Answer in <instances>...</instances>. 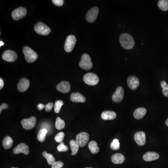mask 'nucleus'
<instances>
[{"label":"nucleus","mask_w":168,"mask_h":168,"mask_svg":"<svg viewBox=\"0 0 168 168\" xmlns=\"http://www.w3.org/2000/svg\"><path fill=\"white\" fill-rule=\"evenodd\" d=\"M119 40L120 45L125 50L132 49L135 45L134 38L128 34H121Z\"/></svg>","instance_id":"nucleus-1"},{"label":"nucleus","mask_w":168,"mask_h":168,"mask_svg":"<svg viewBox=\"0 0 168 168\" xmlns=\"http://www.w3.org/2000/svg\"><path fill=\"white\" fill-rule=\"evenodd\" d=\"M23 53L25 55V58L28 62H34L38 58V55L37 53L30 47L28 46L24 47Z\"/></svg>","instance_id":"nucleus-2"},{"label":"nucleus","mask_w":168,"mask_h":168,"mask_svg":"<svg viewBox=\"0 0 168 168\" xmlns=\"http://www.w3.org/2000/svg\"><path fill=\"white\" fill-rule=\"evenodd\" d=\"M35 31L37 33L43 36L48 35L50 32V29L42 22L37 23L34 27Z\"/></svg>","instance_id":"nucleus-3"},{"label":"nucleus","mask_w":168,"mask_h":168,"mask_svg":"<svg viewBox=\"0 0 168 168\" xmlns=\"http://www.w3.org/2000/svg\"><path fill=\"white\" fill-rule=\"evenodd\" d=\"M83 79L87 84L90 86L97 85L99 81V79L97 75L92 72L86 74L84 76Z\"/></svg>","instance_id":"nucleus-4"},{"label":"nucleus","mask_w":168,"mask_h":168,"mask_svg":"<svg viewBox=\"0 0 168 168\" xmlns=\"http://www.w3.org/2000/svg\"><path fill=\"white\" fill-rule=\"evenodd\" d=\"M79 66L80 67L86 70L92 69V63L90 57L87 54H84L79 62Z\"/></svg>","instance_id":"nucleus-5"},{"label":"nucleus","mask_w":168,"mask_h":168,"mask_svg":"<svg viewBox=\"0 0 168 168\" xmlns=\"http://www.w3.org/2000/svg\"><path fill=\"white\" fill-rule=\"evenodd\" d=\"M77 39L74 35H70L66 39L65 44V50L67 53H70L73 50L76 44Z\"/></svg>","instance_id":"nucleus-6"},{"label":"nucleus","mask_w":168,"mask_h":168,"mask_svg":"<svg viewBox=\"0 0 168 168\" xmlns=\"http://www.w3.org/2000/svg\"><path fill=\"white\" fill-rule=\"evenodd\" d=\"M89 139V135L86 132L80 133L76 136V142L79 146L83 147L88 143Z\"/></svg>","instance_id":"nucleus-7"},{"label":"nucleus","mask_w":168,"mask_h":168,"mask_svg":"<svg viewBox=\"0 0 168 168\" xmlns=\"http://www.w3.org/2000/svg\"><path fill=\"white\" fill-rule=\"evenodd\" d=\"M37 119L36 117L31 116L28 119H25L21 121L22 127L26 130H30L36 126Z\"/></svg>","instance_id":"nucleus-8"},{"label":"nucleus","mask_w":168,"mask_h":168,"mask_svg":"<svg viewBox=\"0 0 168 168\" xmlns=\"http://www.w3.org/2000/svg\"><path fill=\"white\" fill-rule=\"evenodd\" d=\"M99 13V9L94 7L91 9L86 14V20L89 22H93L97 19Z\"/></svg>","instance_id":"nucleus-9"},{"label":"nucleus","mask_w":168,"mask_h":168,"mask_svg":"<svg viewBox=\"0 0 168 168\" xmlns=\"http://www.w3.org/2000/svg\"><path fill=\"white\" fill-rule=\"evenodd\" d=\"M27 14V9L23 7H19L14 9L12 13V17L14 20H18L23 18Z\"/></svg>","instance_id":"nucleus-10"},{"label":"nucleus","mask_w":168,"mask_h":168,"mask_svg":"<svg viewBox=\"0 0 168 168\" xmlns=\"http://www.w3.org/2000/svg\"><path fill=\"white\" fill-rule=\"evenodd\" d=\"M124 95L123 88L121 87H117L112 96V100L115 102H120L123 100Z\"/></svg>","instance_id":"nucleus-11"},{"label":"nucleus","mask_w":168,"mask_h":168,"mask_svg":"<svg viewBox=\"0 0 168 168\" xmlns=\"http://www.w3.org/2000/svg\"><path fill=\"white\" fill-rule=\"evenodd\" d=\"M2 58L6 61L13 62L17 60V55L16 52L12 50H7L2 54Z\"/></svg>","instance_id":"nucleus-12"},{"label":"nucleus","mask_w":168,"mask_h":168,"mask_svg":"<svg viewBox=\"0 0 168 168\" xmlns=\"http://www.w3.org/2000/svg\"><path fill=\"white\" fill-rule=\"evenodd\" d=\"M127 83L129 88L133 90L137 89L140 85L139 80L135 76H129L127 79Z\"/></svg>","instance_id":"nucleus-13"},{"label":"nucleus","mask_w":168,"mask_h":168,"mask_svg":"<svg viewBox=\"0 0 168 168\" xmlns=\"http://www.w3.org/2000/svg\"><path fill=\"white\" fill-rule=\"evenodd\" d=\"M13 151L14 154L24 153L25 155H28L29 154V147L25 144L21 143L15 147Z\"/></svg>","instance_id":"nucleus-14"},{"label":"nucleus","mask_w":168,"mask_h":168,"mask_svg":"<svg viewBox=\"0 0 168 168\" xmlns=\"http://www.w3.org/2000/svg\"><path fill=\"white\" fill-rule=\"evenodd\" d=\"M134 139L139 146H143L146 143V135L143 132H138L134 136Z\"/></svg>","instance_id":"nucleus-15"},{"label":"nucleus","mask_w":168,"mask_h":168,"mask_svg":"<svg viewBox=\"0 0 168 168\" xmlns=\"http://www.w3.org/2000/svg\"><path fill=\"white\" fill-rule=\"evenodd\" d=\"M57 90L62 93H68L70 91V84L69 82L63 81L57 85Z\"/></svg>","instance_id":"nucleus-16"},{"label":"nucleus","mask_w":168,"mask_h":168,"mask_svg":"<svg viewBox=\"0 0 168 168\" xmlns=\"http://www.w3.org/2000/svg\"><path fill=\"white\" fill-rule=\"evenodd\" d=\"M30 81L29 79L23 78L20 79L17 85V88L20 92H24L27 90L30 86Z\"/></svg>","instance_id":"nucleus-17"},{"label":"nucleus","mask_w":168,"mask_h":168,"mask_svg":"<svg viewBox=\"0 0 168 168\" xmlns=\"http://www.w3.org/2000/svg\"><path fill=\"white\" fill-rule=\"evenodd\" d=\"M159 158V154L154 152H148L143 156V159L146 162L156 160Z\"/></svg>","instance_id":"nucleus-18"},{"label":"nucleus","mask_w":168,"mask_h":168,"mask_svg":"<svg viewBox=\"0 0 168 168\" xmlns=\"http://www.w3.org/2000/svg\"><path fill=\"white\" fill-rule=\"evenodd\" d=\"M71 100L74 102H85L86 98L79 92L72 93L71 95Z\"/></svg>","instance_id":"nucleus-19"},{"label":"nucleus","mask_w":168,"mask_h":168,"mask_svg":"<svg viewBox=\"0 0 168 168\" xmlns=\"http://www.w3.org/2000/svg\"><path fill=\"white\" fill-rule=\"evenodd\" d=\"M101 118L104 120H112L115 119L116 114L112 111H106L101 114Z\"/></svg>","instance_id":"nucleus-20"},{"label":"nucleus","mask_w":168,"mask_h":168,"mask_svg":"<svg viewBox=\"0 0 168 168\" xmlns=\"http://www.w3.org/2000/svg\"><path fill=\"white\" fill-rule=\"evenodd\" d=\"M112 161L115 164H121L125 160V157L123 154L117 153L112 155L111 157Z\"/></svg>","instance_id":"nucleus-21"},{"label":"nucleus","mask_w":168,"mask_h":168,"mask_svg":"<svg viewBox=\"0 0 168 168\" xmlns=\"http://www.w3.org/2000/svg\"><path fill=\"white\" fill-rule=\"evenodd\" d=\"M147 110L146 108L144 107H139L137 108L136 110L134 111V116L136 119H141L145 115Z\"/></svg>","instance_id":"nucleus-22"},{"label":"nucleus","mask_w":168,"mask_h":168,"mask_svg":"<svg viewBox=\"0 0 168 168\" xmlns=\"http://www.w3.org/2000/svg\"><path fill=\"white\" fill-rule=\"evenodd\" d=\"M13 144V141L11 137L9 136H6L2 141V145L4 148L5 149H9L11 148Z\"/></svg>","instance_id":"nucleus-23"},{"label":"nucleus","mask_w":168,"mask_h":168,"mask_svg":"<svg viewBox=\"0 0 168 168\" xmlns=\"http://www.w3.org/2000/svg\"><path fill=\"white\" fill-rule=\"evenodd\" d=\"M88 147L92 153L96 154L99 151L100 149L98 147V144L96 141H92L88 144Z\"/></svg>","instance_id":"nucleus-24"},{"label":"nucleus","mask_w":168,"mask_h":168,"mask_svg":"<svg viewBox=\"0 0 168 168\" xmlns=\"http://www.w3.org/2000/svg\"><path fill=\"white\" fill-rule=\"evenodd\" d=\"M70 145L71 151H72L71 155L74 156L76 155L79 149V146L76 141L74 140H71L70 141Z\"/></svg>","instance_id":"nucleus-25"},{"label":"nucleus","mask_w":168,"mask_h":168,"mask_svg":"<svg viewBox=\"0 0 168 168\" xmlns=\"http://www.w3.org/2000/svg\"><path fill=\"white\" fill-rule=\"evenodd\" d=\"M48 133V130L45 128H43L38 132L37 138V139L41 143H43L45 140L46 136Z\"/></svg>","instance_id":"nucleus-26"},{"label":"nucleus","mask_w":168,"mask_h":168,"mask_svg":"<svg viewBox=\"0 0 168 168\" xmlns=\"http://www.w3.org/2000/svg\"><path fill=\"white\" fill-rule=\"evenodd\" d=\"M42 154L43 157H45L47 160V162H48V164L49 165H52L54 163L56 162L55 158L53 155L49 154V153H47V152L46 151L43 152Z\"/></svg>","instance_id":"nucleus-27"},{"label":"nucleus","mask_w":168,"mask_h":168,"mask_svg":"<svg viewBox=\"0 0 168 168\" xmlns=\"http://www.w3.org/2000/svg\"><path fill=\"white\" fill-rule=\"evenodd\" d=\"M158 6L161 10L167 11L168 10V1L160 0L158 2Z\"/></svg>","instance_id":"nucleus-28"},{"label":"nucleus","mask_w":168,"mask_h":168,"mask_svg":"<svg viewBox=\"0 0 168 168\" xmlns=\"http://www.w3.org/2000/svg\"><path fill=\"white\" fill-rule=\"evenodd\" d=\"M55 127L58 130H61L65 127V121L62 120L60 117H58L56 119Z\"/></svg>","instance_id":"nucleus-29"},{"label":"nucleus","mask_w":168,"mask_h":168,"mask_svg":"<svg viewBox=\"0 0 168 168\" xmlns=\"http://www.w3.org/2000/svg\"><path fill=\"white\" fill-rule=\"evenodd\" d=\"M161 86L163 88L162 92L164 96L165 97H168V85L165 81H162L161 82Z\"/></svg>","instance_id":"nucleus-30"},{"label":"nucleus","mask_w":168,"mask_h":168,"mask_svg":"<svg viewBox=\"0 0 168 168\" xmlns=\"http://www.w3.org/2000/svg\"><path fill=\"white\" fill-rule=\"evenodd\" d=\"M110 148L112 150H117L119 149L120 148V143L119 140L117 139H115L112 141L110 144Z\"/></svg>","instance_id":"nucleus-31"},{"label":"nucleus","mask_w":168,"mask_h":168,"mask_svg":"<svg viewBox=\"0 0 168 168\" xmlns=\"http://www.w3.org/2000/svg\"><path fill=\"white\" fill-rule=\"evenodd\" d=\"M63 101L61 100H57L54 104V111L56 113H59L62 106L63 105Z\"/></svg>","instance_id":"nucleus-32"},{"label":"nucleus","mask_w":168,"mask_h":168,"mask_svg":"<svg viewBox=\"0 0 168 168\" xmlns=\"http://www.w3.org/2000/svg\"><path fill=\"white\" fill-rule=\"evenodd\" d=\"M65 137V133L63 132H59L58 133L56 136L55 137V140L57 141V143H62Z\"/></svg>","instance_id":"nucleus-33"},{"label":"nucleus","mask_w":168,"mask_h":168,"mask_svg":"<svg viewBox=\"0 0 168 168\" xmlns=\"http://www.w3.org/2000/svg\"><path fill=\"white\" fill-rule=\"evenodd\" d=\"M57 149L58 151L59 152H66L68 150V148L67 146L65 145L63 143H60V144L57 147Z\"/></svg>","instance_id":"nucleus-34"},{"label":"nucleus","mask_w":168,"mask_h":168,"mask_svg":"<svg viewBox=\"0 0 168 168\" xmlns=\"http://www.w3.org/2000/svg\"><path fill=\"white\" fill-rule=\"evenodd\" d=\"M63 166V163L62 162H56L52 165L51 168H62Z\"/></svg>","instance_id":"nucleus-35"},{"label":"nucleus","mask_w":168,"mask_h":168,"mask_svg":"<svg viewBox=\"0 0 168 168\" xmlns=\"http://www.w3.org/2000/svg\"><path fill=\"white\" fill-rule=\"evenodd\" d=\"M53 104L52 102H50L47 104V105H45V107L46 111L48 112H50L51 110V109H53Z\"/></svg>","instance_id":"nucleus-36"},{"label":"nucleus","mask_w":168,"mask_h":168,"mask_svg":"<svg viewBox=\"0 0 168 168\" xmlns=\"http://www.w3.org/2000/svg\"><path fill=\"white\" fill-rule=\"evenodd\" d=\"M52 1L53 2L55 5L58 6H61L63 4L64 2L63 0H53Z\"/></svg>","instance_id":"nucleus-37"},{"label":"nucleus","mask_w":168,"mask_h":168,"mask_svg":"<svg viewBox=\"0 0 168 168\" xmlns=\"http://www.w3.org/2000/svg\"><path fill=\"white\" fill-rule=\"evenodd\" d=\"M8 108V105L6 103L1 104V105L0 106V112H1L2 110L4 109H7Z\"/></svg>","instance_id":"nucleus-38"},{"label":"nucleus","mask_w":168,"mask_h":168,"mask_svg":"<svg viewBox=\"0 0 168 168\" xmlns=\"http://www.w3.org/2000/svg\"><path fill=\"white\" fill-rule=\"evenodd\" d=\"M37 108H38L39 110H42L43 108H45V105H43V104H39L38 105H37Z\"/></svg>","instance_id":"nucleus-39"},{"label":"nucleus","mask_w":168,"mask_h":168,"mask_svg":"<svg viewBox=\"0 0 168 168\" xmlns=\"http://www.w3.org/2000/svg\"><path fill=\"white\" fill-rule=\"evenodd\" d=\"M4 80L1 78L0 79V89L1 90L4 87Z\"/></svg>","instance_id":"nucleus-40"},{"label":"nucleus","mask_w":168,"mask_h":168,"mask_svg":"<svg viewBox=\"0 0 168 168\" xmlns=\"http://www.w3.org/2000/svg\"><path fill=\"white\" fill-rule=\"evenodd\" d=\"M4 45V43L2 41H0V47H1V46Z\"/></svg>","instance_id":"nucleus-41"},{"label":"nucleus","mask_w":168,"mask_h":168,"mask_svg":"<svg viewBox=\"0 0 168 168\" xmlns=\"http://www.w3.org/2000/svg\"><path fill=\"white\" fill-rule=\"evenodd\" d=\"M165 123H166V125L168 127V118L167 119V120H166Z\"/></svg>","instance_id":"nucleus-42"},{"label":"nucleus","mask_w":168,"mask_h":168,"mask_svg":"<svg viewBox=\"0 0 168 168\" xmlns=\"http://www.w3.org/2000/svg\"><path fill=\"white\" fill-rule=\"evenodd\" d=\"M17 168V167H12V168Z\"/></svg>","instance_id":"nucleus-43"},{"label":"nucleus","mask_w":168,"mask_h":168,"mask_svg":"<svg viewBox=\"0 0 168 168\" xmlns=\"http://www.w3.org/2000/svg\"><path fill=\"white\" fill-rule=\"evenodd\" d=\"M90 168V167H87V168Z\"/></svg>","instance_id":"nucleus-44"}]
</instances>
